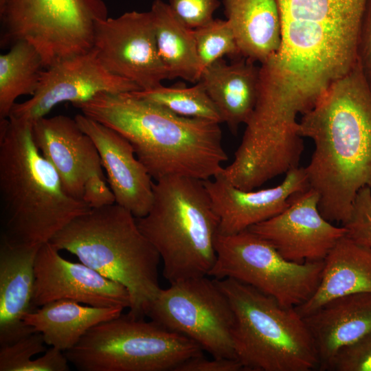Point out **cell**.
<instances>
[{
    "label": "cell",
    "mask_w": 371,
    "mask_h": 371,
    "mask_svg": "<svg viewBox=\"0 0 371 371\" xmlns=\"http://www.w3.org/2000/svg\"><path fill=\"white\" fill-rule=\"evenodd\" d=\"M34 308L58 300L95 307L129 308L126 288L82 262L65 260L50 242L39 247L34 262Z\"/></svg>",
    "instance_id": "14"
},
{
    "label": "cell",
    "mask_w": 371,
    "mask_h": 371,
    "mask_svg": "<svg viewBox=\"0 0 371 371\" xmlns=\"http://www.w3.org/2000/svg\"><path fill=\"white\" fill-rule=\"evenodd\" d=\"M313 339L319 370H328L337 352L371 332V293L333 299L303 317Z\"/></svg>",
    "instance_id": "19"
},
{
    "label": "cell",
    "mask_w": 371,
    "mask_h": 371,
    "mask_svg": "<svg viewBox=\"0 0 371 371\" xmlns=\"http://www.w3.org/2000/svg\"><path fill=\"white\" fill-rule=\"evenodd\" d=\"M136 221L158 252L170 283L209 276L219 221L203 181L181 176L154 181L152 206Z\"/></svg>",
    "instance_id": "5"
},
{
    "label": "cell",
    "mask_w": 371,
    "mask_h": 371,
    "mask_svg": "<svg viewBox=\"0 0 371 371\" xmlns=\"http://www.w3.org/2000/svg\"><path fill=\"white\" fill-rule=\"evenodd\" d=\"M41 333L34 332L16 342L0 346V371H26L32 357L46 351Z\"/></svg>",
    "instance_id": "28"
},
{
    "label": "cell",
    "mask_w": 371,
    "mask_h": 371,
    "mask_svg": "<svg viewBox=\"0 0 371 371\" xmlns=\"http://www.w3.org/2000/svg\"><path fill=\"white\" fill-rule=\"evenodd\" d=\"M216 259L209 276L247 284L288 307L306 302L319 282L324 260L296 263L268 241L246 229L216 239Z\"/></svg>",
    "instance_id": "9"
},
{
    "label": "cell",
    "mask_w": 371,
    "mask_h": 371,
    "mask_svg": "<svg viewBox=\"0 0 371 371\" xmlns=\"http://www.w3.org/2000/svg\"><path fill=\"white\" fill-rule=\"evenodd\" d=\"M0 209L1 237L32 246L91 210L65 192L34 143L32 123L10 116L0 119Z\"/></svg>",
    "instance_id": "3"
},
{
    "label": "cell",
    "mask_w": 371,
    "mask_h": 371,
    "mask_svg": "<svg viewBox=\"0 0 371 371\" xmlns=\"http://www.w3.org/2000/svg\"><path fill=\"white\" fill-rule=\"evenodd\" d=\"M128 290V314L146 316L161 290L160 256L139 229L136 217L115 203L91 209L71 221L49 241Z\"/></svg>",
    "instance_id": "4"
},
{
    "label": "cell",
    "mask_w": 371,
    "mask_h": 371,
    "mask_svg": "<svg viewBox=\"0 0 371 371\" xmlns=\"http://www.w3.org/2000/svg\"><path fill=\"white\" fill-rule=\"evenodd\" d=\"M107 183L106 177L100 175L91 176L85 183L82 199L91 209L115 203V195Z\"/></svg>",
    "instance_id": "33"
},
{
    "label": "cell",
    "mask_w": 371,
    "mask_h": 371,
    "mask_svg": "<svg viewBox=\"0 0 371 371\" xmlns=\"http://www.w3.org/2000/svg\"><path fill=\"white\" fill-rule=\"evenodd\" d=\"M285 175L278 186L258 190L235 186L222 172L203 181L218 218L219 234H237L278 214L287 207L293 196L310 188L305 168H291Z\"/></svg>",
    "instance_id": "15"
},
{
    "label": "cell",
    "mask_w": 371,
    "mask_h": 371,
    "mask_svg": "<svg viewBox=\"0 0 371 371\" xmlns=\"http://www.w3.org/2000/svg\"><path fill=\"white\" fill-rule=\"evenodd\" d=\"M93 49L109 71L132 81L141 90L170 79L158 53L150 11L127 12L98 20Z\"/></svg>",
    "instance_id": "11"
},
{
    "label": "cell",
    "mask_w": 371,
    "mask_h": 371,
    "mask_svg": "<svg viewBox=\"0 0 371 371\" xmlns=\"http://www.w3.org/2000/svg\"><path fill=\"white\" fill-rule=\"evenodd\" d=\"M176 17L187 27L194 30L213 19L220 6L218 0H169L168 3Z\"/></svg>",
    "instance_id": "31"
},
{
    "label": "cell",
    "mask_w": 371,
    "mask_h": 371,
    "mask_svg": "<svg viewBox=\"0 0 371 371\" xmlns=\"http://www.w3.org/2000/svg\"><path fill=\"white\" fill-rule=\"evenodd\" d=\"M201 70L227 56L233 60L241 58L233 30L227 20L213 19L193 30Z\"/></svg>",
    "instance_id": "27"
},
{
    "label": "cell",
    "mask_w": 371,
    "mask_h": 371,
    "mask_svg": "<svg viewBox=\"0 0 371 371\" xmlns=\"http://www.w3.org/2000/svg\"><path fill=\"white\" fill-rule=\"evenodd\" d=\"M7 0H0V7L3 6Z\"/></svg>",
    "instance_id": "35"
},
{
    "label": "cell",
    "mask_w": 371,
    "mask_h": 371,
    "mask_svg": "<svg viewBox=\"0 0 371 371\" xmlns=\"http://www.w3.org/2000/svg\"><path fill=\"white\" fill-rule=\"evenodd\" d=\"M170 284L161 289L146 315L194 341L214 357L236 359L234 313L217 280L203 276Z\"/></svg>",
    "instance_id": "10"
},
{
    "label": "cell",
    "mask_w": 371,
    "mask_h": 371,
    "mask_svg": "<svg viewBox=\"0 0 371 371\" xmlns=\"http://www.w3.org/2000/svg\"><path fill=\"white\" fill-rule=\"evenodd\" d=\"M297 132L315 144L305 171L320 213L346 224L358 192L371 188V91L357 61L302 115Z\"/></svg>",
    "instance_id": "1"
},
{
    "label": "cell",
    "mask_w": 371,
    "mask_h": 371,
    "mask_svg": "<svg viewBox=\"0 0 371 371\" xmlns=\"http://www.w3.org/2000/svg\"><path fill=\"white\" fill-rule=\"evenodd\" d=\"M150 11L158 53L170 79L199 82L201 70L193 30L183 25L161 0H155Z\"/></svg>",
    "instance_id": "24"
},
{
    "label": "cell",
    "mask_w": 371,
    "mask_h": 371,
    "mask_svg": "<svg viewBox=\"0 0 371 371\" xmlns=\"http://www.w3.org/2000/svg\"><path fill=\"white\" fill-rule=\"evenodd\" d=\"M65 354L80 371H175L203 350L153 320L127 313L93 326Z\"/></svg>",
    "instance_id": "7"
},
{
    "label": "cell",
    "mask_w": 371,
    "mask_h": 371,
    "mask_svg": "<svg viewBox=\"0 0 371 371\" xmlns=\"http://www.w3.org/2000/svg\"><path fill=\"white\" fill-rule=\"evenodd\" d=\"M347 235L371 249V188L366 187L357 194L349 221L343 225Z\"/></svg>",
    "instance_id": "30"
},
{
    "label": "cell",
    "mask_w": 371,
    "mask_h": 371,
    "mask_svg": "<svg viewBox=\"0 0 371 371\" xmlns=\"http://www.w3.org/2000/svg\"><path fill=\"white\" fill-rule=\"evenodd\" d=\"M357 61L371 91V0H367L359 30Z\"/></svg>",
    "instance_id": "32"
},
{
    "label": "cell",
    "mask_w": 371,
    "mask_h": 371,
    "mask_svg": "<svg viewBox=\"0 0 371 371\" xmlns=\"http://www.w3.org/2000/svg\"><path fill=\"white\" fill-rule=\"evenodd\" d=\"M46 68L36 48L25 41L14 43L0 56V119L8 117L16 100L33 95Z\"/></svg>",
    "instance_id": "25"
},
{
    "label": "cell",
    "mask_w": 371,
    "mask_h": 371,
    "mask_svg": "<svg viewBox=\"0 0 371 371\" xmlns=\"http://www.w3.org/2000/svg\"><path fill=\"white\" fill-rule=\"evenodd\" d=\"M242 364L236 359L214 357L206 359L203 355L190 358L179 365L175 371H240Z\"/></svg>",
    "instance_id": "34"
},
{
    "label": "cell",
    "mask_w": 371,
    "mask_h": 371,
    "mask_svg": "<svg viewBox=\"0 0 371 371\" xmlns=\"http://www.w3.org/2000/svg\"><path fill=\"white\" fill-rule=\"evenodd\" d=\"M80 304L70 300L50 302L28 313L24 322L42 334L47 345L65 352L75 346L91 328L120 315L124 309Z\"/></svg>",
    "instance_id": "23"
},
{
    "label": "cell",
    "mask_w": 371,
    "mask_h": 371,
    "mask_svg": "<svg viewBox=\"0 0 371 371\" xmlns=\"http://www.w3.org/2000/svg\"><path fill=\"white\" fill-rule=\"evenodd\" d=\"M139 90L135 83L109 71L92 49L46 68L34 94L25 102H16L9 116L33 123L64 102L74 104L87 102L100 93Z\"/></svg>",
    "instance_id": "12"
},
{
    "label": "cell",
    "mask_w": 371,
    "mask_h": 371,
    "mask_svg": "<svg viewBox=\"0 0 371 371\" xmlns=\"http://www.w3.org/2000/svg\"><path fill=\"white\" fill-rule=\"evenodd\" d=\"M216 280L233 311L234 352L244 370L318 369L313 339L295 307L234 279Z\"/></svg>",
    "instance_id": "6"
},
{
    "label": "cell",
    "mask_w": 371,
    "mask_h": 371,
    "mask_svg": "<svg viewBox=\"0 0 371 371\" xmlns=\"http://www.w3.org/2000/svg\"><path fill=\"white\" fill-rule=\"evenodd\" d=\"M319 201L318 194L309 188L293 196L282 212L248 229L289 261H322L347 229L326 220L319 212Z\"/></svg>",
    "instance_id": "13"
},
{
    "label": "cell",
    "mask_w": 371,
    "mask_h": 371,
    "mask_svg": "<svg viewBox=\"0 0 371 371\" xmlns=\"http://www.w3.org/2000/svg\"><path fill=\"white\" fill-rule=\"evenodd\" d=\"M223 5L242 57L262 64L278 53L281 19L277 0H224Z\"/></svg>",
    "instance_id": "22"
},
{
    "label": "cell",
    "mask_w": 371,
    "mask_h": 371,
    "mask_svg": "<svg viewBox=\"0 0 371 371\" xmlns=\"http://www.w3.org/2000/svg\"><path fill=\"white\" fill-rule=\"evenodd\" d=\"M34 143L58 172L65 192L82 199L85 183L91 176L103 175L98 149L75 118L43 117L32 123Z\"/></svg>",
    "instance_id": "17"
},
{
    "label": "cell",
    "mask_w": 371,
    "mask_h": 371,
    "mask_svg": "<svg viewBox=\"0 0 371 371\" xmlns=\"http://www.w3.org/2000/svg\"><path fill=\"white\" fill-rule=\"evenodd\" d=\"M106 18L102 0H7L0 7L1 47L27 41L47 68L91 51L95 23Z\"/></svg>",
    "instance_id": "8"
},
{
    "label": "cell",
    "mask_w": 371,
    "mask_h": 371,
    "mask_svg": "<svg viewBox=\"0 0 371 371\" xmlns=\"http://www.w3.org/2000/svg\"><path fill=\"white\" fill-rule=\"evenodd\" d=\"M359 293H371V249L346 234L324 258L313 294L295 308L304 317L333 299Z\"/></svg>",
    "instance_id": "21"
},
{
    "label": "cell",
    "mask_w": 371,
    "mask_h": 371,
    "mask_svg": "<svg viewBox=\"0 0 371 371\" xmlns=\"http://www.w3.org/2000/svg\"><path fill=\"white\" fill-rule=\"evenodd\" d=\"M73 106L125 137L154 181L211 179L228 159L220 123L179 115L132 92L100 93Z\"/></svg>",
    "instance_id": "2"
},
{
    "label": "cell",
    "mask_w": 371,
    "mask_h": 371,
    "mask_svg": "<svg viewBox=\"0 0 371 371\" xmlns=\"http://www.w3.org/2000/svg\"><path fill=\"white\" fill-rule=\"evenodd\" d=\"M260 66L241 57L231 63L218 60L205 68L199 81L204 85L225 122L233 133L246 124L254 110Z\"/></svg>",
    "instance_id": "20"
},
{
    "label": "cell",
    "mask_w": 371,
    "mask_h": 371,
    "mask_svg": "<svg viewBox=\"0 0 371 371\" xmlns=\"http://www.w3.org/2000/svg\"><path fill=\"white\" fill-rule=\"evenodd\" d=\"M328 370L371 371V332L341 348Z\"/></svg>",
    "instance_id": "29"
},
{
    "label": "cell",
    "mask_w": 371,
    "mask_h": 371,
    "mask_svg": "<svg viewBox=\"0 0 371 371\" xmlns=\"http://www.w3.org/2000/svg\"><path fill=\"white\" fill-rule=\"evenodd\" d=\"M74 118L98 149L115 203L136 218L146 215L153 201L154 180L132 144L113 129L82 113Z\"/></svg>",
    "instance_id": "16"
},
{
    "label": "cell",
    "mask_w": 371,
    "mask_h": 371,
    "mask_svg": "<svg viewBox=\"0 0 371 371\" xmlns=\"http://www.w3.org/2000/svg\"><path fill=\"white\" fill-rule=\"evenodd\" d=\"M132 93L179 115L222 123L218 110L201 81L190 87L181 85L164 87L161 85L151 89Z\"/></svg>",
    "instance_id": "26"
},
{
    "label": "cell",
    "mask_w": 371,
    "mask_h": 371,
    "mask_svg": "<svg viewBox=\"0 0 371 371\" xmlns=\"http://www.w3.org/2000/svg\"><path fill=\"white\" fill-rule=\"evenodd\" d=\"M41 245H27L1 237L0 346L35 332L24 322L34 310V262Z\"/></svg>",
    "instance_id": "18"
}]
</instances>
